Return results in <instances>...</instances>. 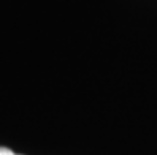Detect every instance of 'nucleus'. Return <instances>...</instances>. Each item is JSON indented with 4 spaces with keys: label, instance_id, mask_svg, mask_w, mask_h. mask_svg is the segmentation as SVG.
<instances>
[{
    "label": "nucleus",
    "instance_id": "1",
    "mask_svg": "<svg viewBox=\"0 0 157 155\" xmlns=\"http://www.w3.org/2000/svg\"><path fill=\"white\" fill-rule=\"evenodd\" d=\"M0 155H19V153H14L13 150L6 149V147H0Z\"/></svg>",
    "mask_w": 157,
    "mask_h": 155
}]
</instances>
